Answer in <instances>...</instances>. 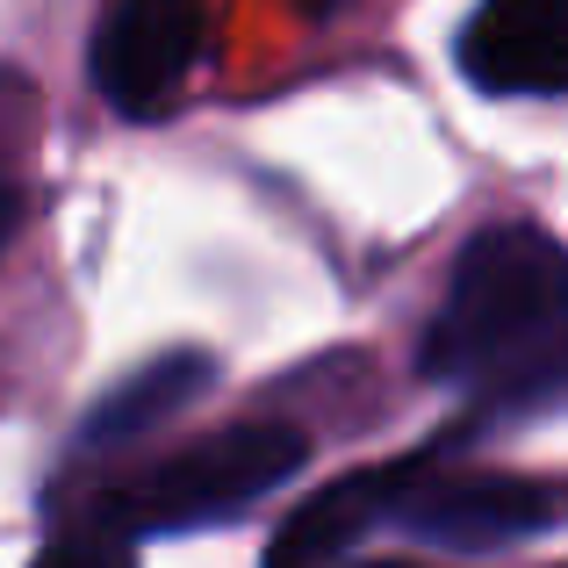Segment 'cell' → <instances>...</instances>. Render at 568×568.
Segmentation results:
<instances>
[{"mask_svg":"<svg viewBox=\"0 0 568 568\" xmlns=\"http://www.w3.org/2000/svg\"><path fill=\"white\" fill-rule=\"evenodd\" d=\"M555 338H568V252L532 223H489L454 260L446 303L425 332V375H511Z\"/></svg>","mask_w":568,"mask_h":568,"instance_id":"obj_1","label":"cell"},{"mask_svg":"<svg viewBox=\"0 0 568 568\" xmlns=\"http://www.w3.org/2000/svg\"><path fill=\"white\" fill-rule=\"evenodd\" d=\"M432 460H439V446H425V454H410V460H388V468H361V475H346V483L317 489L310 504H295V518L266 540V568H332L353 540H367L382 518L396 526V504L410 497V483Z\"/></svg>","mask_w":568,"mask_h":568,"instance_id":"obj_6","label":"cell"},{"mask_svg":"<svg viewBox=\"0 0 568 568\" xmlns=\"http://www.w3.org/2000/svg\"><path fill=\"white\" fill-rule=\"evenodd\" d=\"M568 511V489L532 483V475H417L410 497L396 504V526L439 555H489L547 532Z\"/></svg>","mask_w":568,"mask_h":568,"instance_id":"obj_4","label":"cell"},{"mask_svg":"<svg viewBox=\"0 0 568 568\" xmlns=\"http://www.w3.org/2000/svg\"><path fill=\"white\" fill-rule=\"evenodd\" d=\"M310 460V439L295 425H231L209 432V439L181 446L173 460L130 475V483L101 489L80 518L123 532V540H144V532H194L216 526V518H237L245 504H260L266 489H281L295 468Z\"/></svg>","mask_w":568,"mask_h":568,"instance_id":"obj_2","label":"cell"},{"mask_svg":"<svg viewBox=\"0 0 568 568\" xmlns=\"http://www.w3.org/2000/svg\"><path fill=\"white\" fill-rule=\"evenodd\" d=\"M367 568H396V561H367Z\"/></svg>","mask_w":568,"mask_h":568,"instance_id":"obj_11","label":"cell"},{"mask_svg":"<svg viewBox=\"0 0 568 568\" xmlns=\"http://www.w3.org/2000/svg\"><path fill=\"white\" fill-rule=\"evenodd\" d=\"M209 43V0H109L94 29V87L115 115H166Z\"/></svg>","mask_w":568,"mask_h":568,"instance_id":"obj_3","label":"cell"},{"mask_svg":"<svg viewBox=\"0 0 568 568\" xmlns=\"http://www.w3.org/2000/svg\"><path fill=\"white\" fill-rule=\"evenodd\" d=\"M29 568H138V540H123V532L94 526V518H80L72 532H58V540H43V555Z\"/></svg>","mask_w":568,"mask_h":568,"instance_id":"obj_8","label":"cell"},{"mask_svg":"<svg viewBox=\"0 0 568 568\" xmlns=\"http://www.w3.org/2000/svg\"><path fill=\"white\" fill-rule=\"evenodd\" d=\"M303 8H310V14H332V8H338V0H303Z\"/></svg>","mask_w":568,"mask_h":568,"instance_id":"obj_9","label":"cell"},{"mask_svg":"<svg viewBox=\"0 0 568 568\" xmlns=\"http://www.w3.org/2000/svg\"><path fill=\"white\" fill-rule=\"evenodd\" d=\"M454 58L483 94H568V0H483Z\"/></svg>","mask_w":568,"mask_h":568,"instance_id":"obj_5","label":"cell"},{"mask_svg":"<svg viewBox=\"0 0 568 568\" xmlns=\"http://www.w3.org/2000/svg\"><path fill=\"white\" fill-rule=\"evenodd\" d=\"M209 353H159V361H144L138 375H123L109 388V396L87 410V425H80V446H130V439H144V432H159L166 417H181L194 396L209 388Z\"/></svg>","mask_w":568,"mask_h":568,"instance_id":"obj_7","label":"cell"},{"mask_svg":"<svg viewBox=\"0 0 568 568\" xmlns=\"http://www.w3.org/2000/svg\"><path fill=\"white\" fill-rule=\"evenodd\" d=\"M0 237H8V187H0Z\"/></svg>","mask_w":568,"mask_h":568,"instance_id":"obj_10","label":"cell"}]
</instances>
